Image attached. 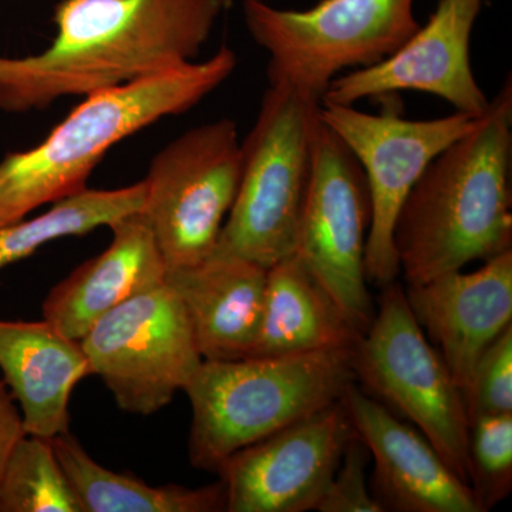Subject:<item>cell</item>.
<instances>
[{
  "mask_svg": "<svg viewBox=\"0 0 512 512\" xmlns=\"http://www.w3.org/2000/svg\"><path fill=\"white\" fill-rule=\"evenodd\" d=\"M229 0H59L42 52L0 56V110H43L197 60Z\"/></svg>",
  "mask_w": 512,
  "mask_h": 512,
  "instance_id": "cell-1",
  "label": "cell"
},
{
  "mask_svg": "<svg viewBox=\"0 0 512 512\" xmlns=\"http://www.w3.org/2000/svg\"><path fill=\"white\" fill-rule=\"evenodd\" d=\"M407 302L454 382L466 392L480 357L512 320V249L474 272L407 285Z\"/></svg>",
  "mask_w": 512,
  "mask_h": 512,
  "instance_id": "cell-15",
  "label": "cell"
},
{
  "mask_svg": "<svg viewBox=\"0 0 512 512\" xmlns=\"http://www.w3.org/2000/svg\"><path fill=\"white\" fill-rule=\"evenodd\" d=\"M512 84L477 126L441 151L407 195L394 248L407 285L512 249Z\"/></svg>",
  "mask_w": 512,
  "mask_h": 512,
  "instance_id": "cell-2",
  "label": "cell"
},
{
  "mask_svg": "<svg viewBox=\"0 0 512 512\" xmlns=\"http://www.w3.org/2000/svg\"><path fill=\"white\" fill-rule=\"evenodd\" d=\"M26 434L18 403L13 399L5 380L0 377V474L13 448Z\"/></svg>",
  "mask_w": 512,
  "mask_h": 512,
  "instance_id": "cell-26",
  "label": "cell"
},
{
  "mask_svg": "<svg viewBox=\"0 0 512 512\" xmlns=\"http://www.w3.org/2000/svg\"><path fill=\"white\" fill-rule=\"evenodd\" d=\"M0 372L30 436L69 433L74 387L93 375L80 340L52 323L0 319Z\"/></svg>",
  "mask_w": 512,
  "mask_h": 512,
  "instance_id": "cell-17",
  "label": "cell"
},
{
  "mask_svg": "<svg viewBox=\"0 0 512 512\" xmlns=\"http://www.w3.org/2000/svg\"><path fill=\"white\" fill-rule=\"evenodd\" d=\"M268 269L239 256L212 252L190 268L167 271L204 360L248 357L264 309Z\"/></svg>",
  "mask_w": 512,
  "mask_h": 512,
  "instance_id": "cell-18",
  "label": "cell"
},
{
  "mask_svg": "<svg viewBox=\"0 0 512 512\" xmlns=\"http://www.w3.org/2000/svg\"><path fill=\"white\" fill-rule=\"evenodd\" d=\"M355 430L336 402L225 460L228 512L316 511Z\"/></svg>",
  "mask_w": 512,
  "mask_h": 512,
  "instance_id": "cell-12",
  "label": "cell"
},
{
  "mask_svg": "<svg viewBox=\"0 0 512 512\" xmlns=\"http://www.w3.org/2000/svg\"><path fill=\"white\" fill-rule=\"evenodd\" d=\"M0 512H82L52 440L26 434L0 474Z\"/></svg>",
  "mask_w": 512,
  "mask_h": 512,
  "instance_id": "cell-22",
  "label": "cell"
},
{
  "mask_svg": "<svg viewBox=\"0 0 512 512\" xmlns=\"http://www.w3.org/2000/svg\"><path fill=\"white\" fill-rule=\"evenodd\" d=\"M352 352L202 360L183 390L192 409V466L217 474L242 448L339 402L356 382Z\"/></svg>",
  "mask_w": 512,
  "mask_h": 512,
  "instance_id": "cell-4",
  "label": "cell"
},
{
  "mask_svg": "<svg viewBox=\"0 0 512 512\" xmlns=\"http://www.w3.org/2000/svg\"><path fill=\"white\" fill-rule=\"evenodd\" d=\"M370 453L356 433L343 451L332 481L320 498V512H384L370 490L367 464Z\"/></svg>",
  "mask_w": 512,
  "mask_h": 512,
  "instance_id": "cell-25",
  "label": "cell"
},
{
  "mask_svg": "<svg viewBox=\"0 0 512 512\" xmlns=\"http://www.w3.org/2000/svg\"><path fill=\"white\" fill-rule=\"evenodd\" d=\"M485 0H439L420 25L382 62L340 74L323 94L329 103L357 101L399 92H420L446 100L460 113L484 116L490 99L474 76L471 37Z\"/></svg>",
  "mask_w": 512,
  "mask_h": 512,
  "instance_id": "cell-13",
  "label": "cell"
},
{
  "mask_svg": "<svg viewBox=\"0 0 512 512\" xmlns=\"http://www.w3.org/2000/svg\"><path fill=\"white\" fill-rule=\"evenodd\" d=\"M80 342L93 375L123 412L137 416L168 406L204 360L184 306L165 282L121 303Z\"/></svg>",
  "mask_w": 512,
  "mask_h": 512,
  "instance_id": "cell-10",
  "label": "cell"
},
{
  "mask_svg": "<svg viewBox=\"0 0 512 512\" xmlns=\"http://www.w3.org/2000/svg\"><path fill=\"white\" fill-rule=\"evenodd\" d=\"M109 248L52 288L43 319L67 338L82 340L97 320L165 282L167 268L140 212L114 222Z\"/></svg>",
  "mask_w": 512,
  "mask_h": 512,
  "instance_id": "cell-16",
  "label": "cell"
},
{
  "mask_svg": "<svg viewBox=\"0 0 512 512\" xmlns=\"http://www.w3.org/2000/svg\"><path fill=\"white\" fill-rule=\"evenodd\" d=\"M319 120L356 158L369 191L365 269L370 284L396 282L400 274L394 227L407 195L441 151L466 136L480 117L456 113L431 120L372 114L355 106L320 101Z\"/></svg>",
  "mask_w": 512,
  "mask_h": 512,
  "instance_id": "cell-9",
  "label": "cell"
},
{
  "mask_svg": "<svg viewBox=\"0 0 512 512\" xmlns=\"http://www.w3.org/2000/svg\"><path fill=\"white\" fill-rule=\"evenodd\" d=\"M362 335L332 293L293 254L268 268L261 323L248 357L353 349Z\"/></svg>",
  "mask_w": 512,
  "mask_h": 512,
  "instance_id": "cell-19",
  "label": "cell"
},
{
  "mask_svg": "<svg viewBox=\"0 0 512 512\" xmlns=\"http://www.w3.org/2000/svg\"><path fill=\"white\" fill-rule=\"evenodd\" d=\"M369 224L365 174L345 144L319 120L296 255L362 333L375 315L365 269Z\"/></svg>",
  "mask_w": 512,
  "mask_h": 512,
  "instance_id": "cell-11",
  "label": "cell"
},
{
  "mask_svg": "<svg viewBox=\"0 0 512 512\" xmlns=\"http://www.w3.org/2000/svg\"><path fill=\"white\" fill-rule=\"evenodd\" d=\"M53 448L82 512H218L227 510L222 481L200 488L154 487L131 474L101 466L72 433L52 439Z\"/></svg>",
  "mask_w": 512,
  "mask_h": 512,
  "instance_id": "cell-20",
  "label": "cell"
},
{
  "mask_svg": "<svg viewBox=\"0 0 512 512\" xmlns=\"http://www.w3.org/2000/svg\"><path fill=\"white\" fill-rule=\"evenodd\" d=\"M470 487L483 512L511 494L512 414L471 421Z\"/></svg>",
  "mask_w": 512,
  "mask_h": 512,
  "instance_id": "cell-23",
  "label": "cell"
},
{
  "mask_svg": "<svg viewBox=\"0 0 512 512\" xmlns=\"http://www.w3.org/2000/svg\"><path fill=\"white\" fill-rule=\"evenodd\" d=\"M237 64L234 50L221 46L210 59L83 97L42 143L0 161V225L86 190L111 148L197 106L227 82Z\"/></svg>",
  "mask_w": 512,
  "mask_h": 512,
  "instance_id": "cell-3",
  "label": "cell"
},
{
  "mask_svg": "<svg viewBox=\"0 0 512 512\" xmlns=\"http://www.w3.org/2000/svg\"><path fill=\"white\" fill-rule=\"evenodd\" d=\"M416 0H320L305 10L244 0L242 18L269 56V84L322 100L350 70L382 62L419 29Z\"/></svg>",
  "mask_w": 512,
  "mask_h": 512,
  "instance_id": "cell-6",
  "label": "cell"
},
{
  "mask_svg": "<svg viewBox=\"0 0 512 512\" xmlns=\"http://www.w3.org/2000/svg\"><path fill=\"white\" fill-rule=\"evenodd\" d=\"M144 194L143 180L113 190L86 188L55 202L49 211L35 218L0 225V271L56 239L82 237L137 214L143 208Z\"/></svg>",
  "mask_w": 512,
  "mask_h": 512,
  "instance_id": "cell-21",
  "label": "cell"
},
{
  "mask_svg": "<svg viewBox=\"0 0 512 512\" xmlns=\"http://www.w3.org/2000/svg\"><path fill=\"white\" fill-rule=\"evenodd\" d=\"M379 309L352 352L363 392L404 417L470 485V419L466 397L414 318L397 282L383 286Z\"/></svg>",
  "mask_w": 512,
  "mask_h": 512,
  "instance_id": "cell-7",
  "label": "cell"
},
{
  "mask_svg": "<svg viewBox=\"0 0 512 512\" xmlns=\"http://www.w3.org/2000/svg\"><path fill=\"white\" fill-rule=\"evenodd\" d=\"M241 170L242 141L231 119L192 127L153 158L140 214L167 271L200 264L215 251Z\"/></svg>",
  "mask_w": 512,
  "mask_h": 512,
  "instance_id": "cell-8",
  "label": "cell"
},
{
  "mask_svg": "<svg viewBox=\"0 0 512 512\" xmlns=\"http://www.w3.org/2000/svg\"><path fill=\"white\" fill-rule=\"evenodd\" d=\"M468 419L512 414V326L480 357L466 392Z\"/></svg>",
  "mask_w": 512,
  "mask_h": 512,
  "instance_id": "cell-24",
  "label": "cell"
},
{
  "mask_svg": "<svg viewBox=\"0 0 512 512\" xmlns=\"http://www.w3.org/2000/svg\"><path fill=\"white\" fill-rule=\"evenodd\" d=\"M319 104L285 84H269L242 141L237 197L214 252L266 269L296 254Z\"/></svg>",
  "mask_w": 512,
  "mask_h": 512,
  "instance_id": "cell-5",
  "label": "cell"
},
{
  "mask_svg": "<svg viewBox=\"0 0 512 512\" xmlns=\"http://www.w3.org/2000/svg\"><path fill=\"white\" fill-rule=\"evenodd\" d=\"M340 403L375 461L370 490L384 512H483L470 485L420 430L355 383Z\"/></svg>",
  "mask_w": 512,
  "mask_h": 512,
  "instance_id": "cell-14",
  "label": "cell"
}]
</instances>
